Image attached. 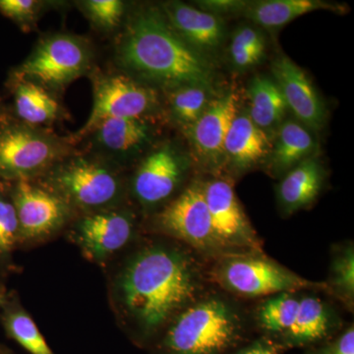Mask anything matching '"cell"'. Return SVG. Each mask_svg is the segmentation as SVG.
Returning <instances> with one entry per match:
<instances>
[{
	"label": "cell",
	"mask_w": 354,
	"mask_h": 354,
	"mask_svg": "<svg viewBox=\"0 0 354 354\" xmlns=\"http://www.w3.org/2000/svg\"><path fill=\"white\" fill-rule=\"evenodd\" d=\"M199 254L156 235L139 239L109 263V304L116 322L135 344L152 346L183 310L206 292Z\"/></svg>",
	"instance_id": "cell-1"
},
{
	"label": "cell",
	"mask_w": 354,
	"mask_h": 354,
	"mask_svg": "<svg viewBox=\"0 0 354 354\" xmlns=\"http://www.w3.org/2000/svg\"><path fill=\"white\" fill-rule=\"evenodd\" d=\"M120 71L165 91L183 85L211 87L214 70L207 58L174 32L158 7L133 11L114 46Z\"/></svg>",
	"instance_id": "cell-2"
},
{
	"label": "cell",
	"mask_w": 354,
	"mask_h": 354,
	"mask_svg": "<svg viewBox=\"0 0 354 354\" xmlns=\"http://www.w3.org/2000/svg\"><path fill=\"white\" fill-rule=\"evenodd\" d=\"M246 319L225 295L205 293L183 310L152 344L153 354H227L239 348Z\"/></svg>",
	"instance_id": "cell-3"
},
{
	"label": "cell",
	"mask_w": 354,
	"mask_h": 354,
	"mask_svg": "<svg viewBox=\"0 0 354 354\" xmlns=\"http://www.w3.org/2000/svg\"><path fill=\"white\" fill-rule=\"evenodd\" d=\"M37 180L64 199L77 216L127 204L123 169L88 151L72 153Z\"/></svg>",
	"instance_id": "cell-4"
},
{
	"label": "cell",
	"mask_w": 354,
	"mask_h": 354,
	"mask_svg": "<svg viewBox=\"0 0 354 354\" xmlns=\"http://www.w3.org/2000/svg\"><path fill=\"white\" fill-rule=\"evenodd\" d=\"M69 137L50 128L32 127L10 111L0 118V187L37 180L58 162L78 151Z\"/></svg>",
	"instance_id": "cell-5"
},
{
	"label": "cell",
	"mask_w": 354,
	"mask_h": 354,
	"mask_svg": "<svg viewBox=\"0 0 354 354\" xmlns=\"http://www.w3.org/2000/svg\"><path fill=\"white\" fill-rule=\"evenodd\" d=\"M95 50L88 38L53 32L39 39L34 50L8 75L41 86L59 97L77 79L94 69Z\"/></svg>",
	"instance_id": "cell-6"
},
{
	"label": "cell",
	"mask_w": 354,
	"mask_h": 354,
	"mask_svg": "<svg viewBox=\"0 0 354 354\" xmlns=\"http://www.w3.org/2000/svg\"><path fill=\"white\" fill-rule=\"evenodd\" d=\"M207 274L223 290L239 297H271L279 293L304 290L329 292L326 283L302 278L264 253L220 256Z\"/></svg>",
	"instance_id": "cell-7"
},
{
	"label": "cell",
	"mask_w": 354,
	"mask_h": 354,
	"mask_svg": "<svg viewBox=\"0 0 354 354\" xmlns=\"http://www.w3.org/2000/svg\"><path fill=\"white\" fill-rule=\"evenodd\" d=\"M93 88V108L85 124L69 135L79 145L95 125L109 118H151L160 108L157 90L123 72L95 68L88 74Z\"/></svg>",
	"instance_id": "cell-8"
},
{
	"label": "cell",
	"mask_w": 354,
	"mask_h": 354,
	"mask_svg": "<svg viewBox=\"0 0 354 354\" xmlns=\"http://www.w3.org/2000/svg\"><path fill=\"white\" fill-rule=\"evenodd\" d=\"M65 232L86 259L104 269L140 239L139 216L127 204L81 214Z\"/></svg>",
	"instance_id": "cell-9"
},
{
	"label": "cell",
	"mask_w": 354,
	"mask_h": 354,
	"mask_svg": "<svg viewBox=\"0 0 354 354\" xmlns=\"http://www.w3.org/2000/svg\"><path fill=\"white\" fill-rule=\"evenodd\" d=\"M153 234L167 237L189 247L200 256H223L212 227L203 183H191L164 207L153 214L149 223Z\"/></svg>",
	"instance_id": "cell-10"
},
{
	"label": "cell",
	"mask_w": 354,
	"mask_h": 354,
	"mask_svg": "<svg viewBox=\"0 0 354 354\" xmlns=\"http://www.w3.org/2000/svg\"><path fill=\"white\" fill-rule=\"evenodd\" d=\"M19 221L20 248L50 241L65 232L77 214L38 180H22L6 187Z\"/></svg>",
	"instance_id": "cell-11"
},
{
	"label": "cell",
	"mask_w": 354,
	"mask_h": 354,
	"mask_svg": "<svg viewBox=\"0 0 354 354\" xmlns=\"http://www.w3.org/2000/svg\"><path fill=\"white\" fill-rule=\"evenodd\" d=\"M189 167L187 155L176 144L165 142L142 158L128 183V195L142 212L155 213L176 197Z\"/></svg>",
	"instance_id": "cell-12"
},
{
	"label": "cell",
	"mask_w": 354,
	"mask_h": 354,
	"mask_svg": "<svg viewBox=\"0 0 354 354\" xmlns=\"http://www.w3.org/2000/svg\"><path fill=\"white\" fill-rule=\"evenodd\" d=\"M214 234L223 255L264 253L262 242L244 214L234 185L227 179L203 183Z\"/></svg>",
	"instance_id": "cell-13"
},
{
	"label": "cell",
	"mask_w": 354,
	"mask_h": 354,
	"mask_svg": "<svg viewBox=\"0 0 354 354\" xmlns=\"http://www.w3.org/2000/svg\"><path fill=\"white\" fill-rule=\"evenodd\" d=\"M157 134L153 116L109 118L95 125L83 141H87L86 151L123 169L152 145Z\"/></svg>",
	"instance_id": "cell-14"
},
{
	"label": "cell",
	"mask_w": 354,
	"mask_h": 354,
	"mask_svg": "<svg viewBox=\"0 0 354 354\" xmlns=\"http://www.w3.org/2000/svg\"><path fill=\"white\" fill-rule=\"evenodd\" d=\"M239 97L234 90L213 100L192 124L183 127L193 150L203 164L216 167L225 160L223 144L239 113Z\"/></svg>",
	"instance_id": "cell-15"
},
{
	"label": "cell",
	"mask_w": 354,
	"mask_h": 354,
	"mask_svg": "<svg viewBox=\"0 0 354 354\" xmlns=\"http://www.w3.org/2000/svg\"><path fill=\"white\" fill-rule=\"evenodd\" d=\"M274 81L298 122L312 131H320L325 125V104L319 97L306 73L286 55H279L272 60Z\"/></svg>",
	"instance_id": "cell-16"
},
{
	"label": "cell",
	"mask_w": 354,
	"mask_h": 354,
	"mask_svg": "<svg viewBox=\"0 0 354 354\" xmlns=\"http://www.w3.org/2000/svg\"><path fill=\"white\" fill-rule=\"evenodd\" d=\"M6 87L12 99L9 111L26 124L50 128L69 116L59 97L38 84L8 75Z\"/></svg>",
	"instance_id": "cell-17"
},
{
	"label": "cell",
	"mask_w": 354,
	"mask_h": 354,
	"mask_svg": "<svg viewBox=\"0 0 354 354\" xmlns=\"http://www.w3.org/2000/svg\"><path fill=\"white\" fill-rule=\"evenodd\" d=\"M160 10L174 32L200 53L216 50L225 38V25L218 16L179 1L165 2Z\"/></svg>",
	"instance_id": "cell-18"
},
{
	"label": "cell",
	"mask_w": 354,
	"mask_h": 354,
	"mask_svg": "<svg viewBox=\"0 0 354 354\" xmlns=\"http://www.w3.org/2000/svg\"><path fill=\"white\" fill-rule=\"evenodd\" d=\"M337 325V316L327 302L301 291L290 328L279 344L285 349L311 346L329 337Z\"/></svg>",
	"instance_id": "cell-19"
},
{
	"label": "cell",
	"mask_w": 354,
	"mask_h": 354,
	"mask_svg": "<svg viewBox=\"0 0 354 354\" xmlns=\"http://www.w3.org/2000/svg\"><path fill=\"white\" fill-rule=\"evenodd\" d=\"M271 143L267 133L256 127L248 114L237 113L223 144V155L234 169L248 171L269 156Z\"/></svg>",
	"instance_id": "cell-20"
},
{
	"label": "cell",
	"mask_w": 354,
	"mask_h": 354,
	"mask_svg": "<svg viewBox=\"0 0 354 354\" xmlns=\"http://www.w3.org/2000/svg\"><path fill=\"white\" fill-rule=\"evenodd\" d=\"M324 180L325 171L316 158L300 162L286 172L277 188L279 208L286 215L307 208L320 194Z\"/></svg>",
	"instance_id": "cell-21"
},
{
	"label": "cell",
	"mask_w": 354,
	"mask_h": 354,
	"mask_svg": "<svg viewBox=\"0 0 354 354\" xmlns=\"http://www.w3.org/2000/svg\"><path fill=\"white\" fill-rule=\"evenodd\" d=\"M316 140L308 128L295 120H286L279 127L269 156V169L274 176H281L312 157Z\"/></svg>",
	"instance_id": "cell-22"
},
{
	"label": "cell",
	"mask_w": 354,
	"mask_h": 354,
	"mask_svg": "<svg viewBox=\"0 0 354 354\" xmlns=\"http://www.w3.org/2000/svg\"><path fill=\"white\" fill-rule=\"evenodd\" d=\"M318 10L344 13V6L322 0H264L248 4L244 14L266 29H278L305 14Z\"/></svg>",
	"instance_id": "cell-23"
},
{
	"label": "cell",
	"mask_w": 354,
	"mask_h": 354,
	"mask_svg": "<svg viewBox=\"0 0 354 354\" xmlns=\"http://www.w3.org/2000/svg\"><path fill=\"white\" fill-rule=\"evenodd\" d=\"M0 323L9 339H13L30 354H55L39 332L31 315L21 304L15 291L7 295L0 307Z\"/></svg>",
	"instance_id": "cell-24"
},
{
	"label": "cell",
	"mask_w": 354,
	"mask_h": 354,
	"mask_svg": "<svg viewBox=\"0 0 354 354\" xmlns=\"http://www.w3.org/2000/svg\"><path fill=\"white\" fill-rule=\"evenodd\" d=\"M249 118L256 127L267 131L274 127L285 116L286 106L283 95L272 79L257 76L248 88Z\"/></svg>",
	"instance_id": "cell-25"
},
{
	"label": "cell",
	"mask_w": 354,
	"mask_h": 354,
	"mask_svg": "<svg viewBox=\"0 0 354 354\" xmlns=\"http://www.w3.org/2000/svg\"><path fill=\"white\" fill-rule=\"evenodd\" d=\"M209 88L183 85L165 91L169 114L174 120L183 127L194 123L214 100Z\"/></svg>",
	"instance_id": "cell-26"
},
{
	"label": "cell",
	"mask_w": 354,
	"mask_h": 354,
	"mask_svg": "<svg viewBox=\"0 0 354 354\" xmlns=\"http://www.w3.org/2000/svg\"><path fill=\"white\" fill-rule=\"evenodd\" d=\"M20 248V230L15 206L6 187H0V277L15 271L13 254Z\"/></svg>",
	"instance_id": "cell-27"
},
{
	"label": "cell",
	"mask_w": 354,
	"mask_h": 354,
	"mask_svg": "<svg viewBox=\"0 0 354 354\" xmlns=\"http://www.w3.org/2000/svg\"><path fill=\"white\" fill-rule=\"evenodd\" d=\"M329 295L353 310L354 300V250L353 244L335 247L330 262L329 281L326 283Z\"/></svg>",
	"instance_id": "cell-28"
},
{
	"label": "cell",
	"mask_w": 354,
	"mask_h": 354,
	"mask_svg": "<svg viewBox=\"0 0 354 354\" xmlns=\"http://www.w3.org/2000/svg\"><path fill=\"white\" fill-rule=\"evenodd\" d=\"M88 22L102 32L118 29L125 14V4L120 0H85L77 2Z\"/></svg>",
	"instance_id": "cell-29"
},
{
	"label": "cell",
	"mask_w": 354,
	"mask_h": 354,
	"mask_svg": "<svg viewBox=\"0 0 354 354\" xmlns=\"http://www.w3.org/2000/svg\"><path fill=\"white\" fill-rule=\"evenodd\" d=\"M57 2L41 0H0V14L24 32L34 31L44 12Z\"/></svg>",
	"instance_id": "cell-30"
},
{
	"label": "cell",
	"mask_w": 354,
	"mask_h": 354,
	"mask_svg": "<svg viewBox=\"0 0 354 354\" xmlns=\"http://www.w3.org/2000/svg\"><path fill=\"white\" fill-rule=\"evenodd\" d=\"M266 48H247L230 43V55L235 68L245 70L259 64L264 57Z\"/></svg>",
	"instance_id": "cell-31"
},
{
	"label": "cell",
	"mask_w": 354,
	"mask_h": 354,
	"mask_svg": "<svg viewBox=\"0 0 354 354\" xmlns=\"http://www.w3.org/2000/svg\"><path fill=\"white\" fill-rule=\"evenodd\" d=\"M197 3L201 10L221 18L223 15L244 12L249 2L242 0H201Z\"/></svg>",
	"instance_id": "cell-32"
},
{
	"label": "cell",
	"mask_w": 354,
	"mask_h": 354,
	"mask_svg": "<svg viewBox=\"0 0 354 354\" xmlns=\"http://www.w3.org/2000/svg\"><path fill=\"white\" fill-rule=\"evenodd\" d=\"M312 354H354L353 326L344 330L334 342L317 349Z\"/></svg>",
	"instance_id": "cell-33"
},
{
	"label": "cell",
	"mask_w": 354,
	"mask_h": 354,
	"mask_svg": "<svg viewBox=\"0 0 354 354\" xmlns=\"http://www.w3.org/2000/svg\"><path fill=\"white\" fill-rule=\"evenodd\" d=\"M232 43L247 48H266V41L262 32L249 26L239 28L234 32Z\"/></svg>",
	"instance_id": "cell-34"
},
{
	"label": "cell",
	"mask_w": 354,
	"mask_h": 354,
	"mask_svg": "<svg viewBox=\"0 0 354 354\" xmlns=\"http://www.w3.org/2000/svg\"><path fill=\"white\" fill-rule=\"evenodd\" d=\"M285 348H281L277 342L269 337H263L239 349L234 354H281Z\"/></svg>",
	"instance_id": "cell-35"
},
{
	"label": "cell",
	"mask_w": 354,
	"mask_h": 354,
	"mask_svg": "<svg viewBox=\"0 0 354 354\" xmlns=\"http://www.w3.org/2000/svg\"><path fill=\"white\" fill-rule=\"evenodd\" d=\"M7 295H8V291L6 290V286L0 283V307H1L4 301H6Z\"/></svg>",
	"instance_id": "cell-36"
},
{
	"label": "cell",
	"mask_w": 354,
	"mask_h": 354,
	"mask_svg": "<svg viewBox=\"0 0 354 354\" xmlns=\"http://www.w3.org/2000/svg\"><path fill=\"white\" fill-rule=\"evenodd\" d=\"M7 111H8V106H6L3 97L0 95V118H2L4 113H7Z\"/></svg>",
	"instance_id": "cell-37"
},
{
	"label": "cell",
	"mask_w": 354,
	"mask_h": 354,
	"mask_svg": "<svg viewBox=\"0 0 354 354\" xmlns=\"http://www.w3.org/2000/svg\"><path fill=\"white\" fill-rule=\"evenodd\" d=\"M6 348H4V346H2L1 344H0V354H3L6 353Z\"/></svg>",
	"instance_id": "cell-38"
},
{
	"label": "cell",
	"mask_w": 354,
	"mask_h": 354,
	"mask_svg": "<svg viewBox=\"0 0 354 354\" xmlns=\"http://www.w3.org/2000/svg\"><path fill=\"white\" fill-rule=\"evenodd\" d=\"M3 354H14V353H12V351H9V349L6 348V353H4Z\"/></svg>",
	"instance_id": "cell-39"
}]
</instances>
